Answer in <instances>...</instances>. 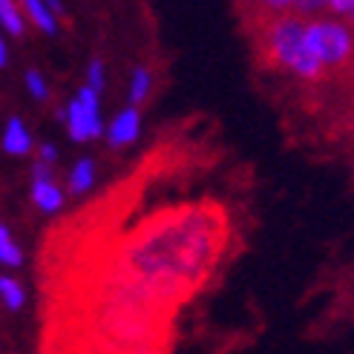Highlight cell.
Returning <instances> with one entry per match:
<instances>
[{
  "label": "cell",
  "instance_id": "4",
  "mask_svg": "<svg viewBox=\"0 0 354 354\" xmlns=\"http://www.w3.org/2000/svg\"><path fill=\"white\" fill-rule=\"evenodd\" d=\"M141 133V113H138V104H130L124 107L107 127V138H110V147H127L138 138Z\"/></svg>",
  "mask_w": 354,
  "mask_h": 354
},
{
  "label": "cell",
  "instance_id": "11",
  "mask_svg": "<svg viewBox=\"0 0 354 354\" xmlns=\"http://www.w3.org/2000/svg\"><path fill=\"white\" fill-rule=\"evenodd\" d=\"M93 182H95V165L90 162V158H81V162L73 167V173H69V190L78 196V193L90 190Z\"/></svg>",
  "mask_w": 354,
  "mask_h": 354
},
{
  "label": "cell",
  "instance_id": "9",
  "mask_svg": "<svg viewBox=\"0 0 354 354\" xmlns=\"http://www.w3.org/2000/svg\"><path fill=\"white\" fill-rule=\"evenodd\" d=\"M98 90H93L90 84H84L81 90H78V98L84 104V113L86 118H90V130H93V138H98L104 133V121H101V104H98Z\"/></svg>",
  "mask_w": 354,
  "mask_h": 354
},
{
  "label": "cell",
  "instance_id": "5",
  "mask_svg": "<svg viewBox=\"0 0 354 354\" xmlns=\"http://www.w3.org/2000/svg\"><path fill=\"white\" fill-rule=\"evenodd\" d=\"M3 153L6 156H29L32 153V136L26 130V124L12 115L6 121V130H3Z\"/></svg>",
  "mask_w": 354,
  "mask_h": 354
},
{
  "label": "cell",
  "instance_id": "16",
  "mask_svg": "<svg viewBox=\"0 0 354 354\" xmlns=\"http://www.w3.org/2000/svg\"><path fill=\"white\" fill-rule=\"evenodd\" d=\"M86 84L93 86V90H104V61L101 58H95V61H90V66H86Z\"/></svg>",
  "mask_w": 354,
  "mask_h": 354
},
{
  "label": "cell",
  "instance_id": "2",
  "mask_svg": "<svg viewBox=\"0 0 354 354\" xmlns=\"http://www.w3.org/2000/svg\"><path fill=\"white\" fill-rule=\"evenodd\" d=\"M268 58L294 73L297 78L303 81H317L323 75L326 64L320 61V55L311 49L308 38H306V21L303 15H286L277 17L271 32H268Z\"/></svg>",
  "mask_w": 354,
  "mask_h": 354
},
{
  "label": "cell",
  "instance_id": "1",
  "mask_svg": "<svg viewBox=\"0 0 354 354\" xmlns=\"http://www.w3.org/2000/svg\"><path fill=\"white\" fill-rule=\"evenodd\" d=\"M216 205H182L150 216L118 245L98 282L93 320L104 340L145 351L153 328L216 268L225 245Z\"/></svg>",
  "mask_w": 354,
  "mask_h": 354
},
{
  "label": "cell",
  "instance_id": "19",
  "mask_svg": "<svg viewBox=\"0 0 354 354\" xmlns=\"http://www.w3.org/2000/svg\"><path fill=\"white\" fill-rule=\"evenodd\" d=\"M328 9L337 12V15H351L354 0H328Z\"/></svg>",
  "mask_w": 354,
  "mask_h": 354
},
{
  "label": "cell",
  "instance_id": "7",
  "mask_svg": "<svg viewBox=\"0 0 354 354\" xmlns=\"http://www.w3.org/2000/svg\"><path fill=\"white\" fill-rule=\"evenodd\" d=\"M64 124H66V133H69V138L78 141V145H84V141H93L90 118H86V113H84V104H81V98H78V95H75L73 101H69Z\"/></svg>",
  "mask_w": 354,
  "mask_h": 354
},
{
  "label": "cell",
  "instance_id": "3",
  "mask_svg": "<svg viewBox=\"0 0 354 354\" xmlns=\"http://www.w3.org/2000/svg\"><path fill=\"white\" fill-rule=\"evenodd\" d=\"M306 38L311 49L320 55L326 66H340L351 58L354 38L346 24L340 21H308L306 24Z\"/></svg>",
  "mask_w": 354,
  "mask_h": 354
},
{
  "label": "cell",
  "instance_id": "12",
  "mask_svg": "<svg viewBox=\"0 0 354 354\" xmlns=\"http://www.w3.org/2000/svg\"><path fill=\"white\" fill-rule=\"evenodd\" d=\"M0 297H3V306L9 308V311H21L24 308V303H26V291H24V286L17 282L15 277H0Z\"/></svg>",
  "mask_w": 354,
  "mask_h": 354
},
{
  "label": "cell",
  "instance_id": "8",
  "mask_svg": "<svg viewBox=\"0 0 354 354\" xmlns=\"http://www.w3.org/2000/svg\"><path fill=\"white\" fill-rule=\"evenodd\" d=\"M24 6V15L32 21V26H38L44 35H55L58 32V21H55V12H52V6L46 3V0H21Z\"/></svg>",
  "mask_w": 354,
  "mask_h": 354
},
{
  "label": "cell",
  "instance_id": "22",
  "mask_svg": "<svg viewBox=\"0 0 354 354\" xmlns=\"http://www.w3.org/2000/svg\"><path fill=\"white\" fill-rule=\"evenodd\" d=\"M46 3L52 6V12H55V15H64V6H61V0H46Z\"/></svg>",
  "mask_w": 354,
  "mask_h": 354
},
{
  "label": "cell",
  "instance_id": "6",
  "mask_svg": "<svg viewBox=\"0 0 354 354\" xmlns=\"http://www.w3.org/2000/svg\"><path fill=\"white\" fill-rule=\"evenodd\" d=\"M32 202H35V207H41L44 214H55L64 205V193L52 176L49 179H32Z\"/></svg>",
  "mask_w": 354,
  "mask_h": 354
},
{
  "label": "cell",
  "instance_id": "20",
  "mask_svg": "<svg viewBox=\"0 0 354 354\" xmlns=\"http://www.w3.org/2000/svg\"><path fill=\"white\" fill-rule=\"evenodd\" d=\"M262 3L268 6L271 12H288V9H294L297 0H262Z\"/></svg>",
  "mask_w": 354,
  "mask_h": 354
},
{
  "label": "cell",
  "instance_id": "21",
  "mask_svg": "<svg viewBox=\"0 0 354 354\" xmlns=\"http://www.w3.org/2000/svg\"><path fill=\"white\" fill-rule=\"evenodd\" d=\"M0 66H9V44L0 41Z\"/></svg>",
  "mask_w": 354,
  "mask_h": 354
},
{
  "label": "cell",
  "instance_id": "23",
  "mask_svg": "<svg viewBox=\"0 0 354 354\" xmlns=\"http://www.w3.org/2000/svg\"><path fill=\"white\" fill-rule=\"evenodd\" d=\"M348 17H351V26H354V9H351V15H348Z\"/></svg>",
  "mask_w": 354,
  "mask_h": 354
},
{
  "label": "cell",
  "instance_id": "14",
  "mask_svg": "<svg viewBox=\"0 0 354 354\" xmlns=\"http://www.w3.org/2000/svg\"><path fill=\"white\" fill-rule=\"evenodd\" d=\"M150 86H153L150 69L138 66L136 73H133V81H130V104H145L147 95H150Z\"/></svg>",
  "mask_w": 354,
  "mask_h": 354
},
{
  "label": "cell",
  "instance_id": "13",
  "mask_svg": "<svg viewBox=\"0 0 354 354\" xmlns=\"http://www.w3.org/2000/svg\"><path fill=\"white\" fill-rule=\"evenodd\" d=\"M0 262H3L6 268H17V265L24 262V251L17 248V242L6 225L0 227Z\"/></svg>",
  "mask_w": 354,
  "mask_h": 354
},
{
  "label": "cell",
  "instance_id": "18",
  "mask_svg": "<svg viewBox=\"0 0 354 354\" xmlns=\"http://www.w3.org/2000/svg\"><path fill=\"white\" fill-rule=\"evenodd\" d=\"M35 153H38V158H44V162H49V165L58 162V150L52 145H46V141H44V145H38V150H35Z\"/></svg>",
  "mask_w": 354,
  "mask_h": 354
},
{
  "label": "cell",
  "instance_id": "17",
  "mask_svg": "<svg viewBox=\"0 0 354 354\" xmlns=\"http://www.w3.org/2000/svg\"><path fill=\"white\" fill-rule=\"evenodd\" d=\"M323 9H328V0H297L294 3V12L297 15H317V12H323Z\"/></svg>",
  "mask_w": 354,
  "mask_h": 354
},
{
  "label": "cell",
  "instance_id": "10",
  "mask_svg": "<svg viewBox=\"0 0 354 354\" xmlns=\"http://www.w3.org/2000/svg\"><path fill=\"white\" fill-rule=\"evenodd\" d=\"M21 12H24L21 0H0V21H3V29L12 35V38H21V35L26 32Z\"/></svg>",
  "mask_w": 354,
  "mask_h": 354
},
{
  "label": "cell",
  "instance_id": "15",
  "mask_svg": "<svg viewBox=\"0 0 354 354\" xmlns=\"http://www.w3.org/2000/svg\"><path fill=\"white\" fill-rule=\"evenodd\" d=\"M26 90L32 93L35 101L49 98V86H46V81H44V75L38 73V69H26Z\"/></svg>",
  "mask_w": 354,
  "mask_h": 354
}]
</instances>
